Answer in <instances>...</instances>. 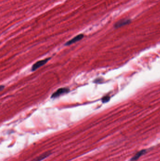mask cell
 I'll use <instances>...</instances> for the list:
<instances>
[{
	"instance_id": "cell-7",
	"label": "cell",
	"mask_w": 160,
	"mask_h": 161,
	"mask_svg": "<svg viewBox=\"0 0 160 161\" xmlns=\"http://www.w3.org/2000/svg\"><path fill=\"white\" fill-rule=\"evenodd\" d=\"M109 99H110V97L109 96H104L102 98V102L104 103L107 102L109 101Z\"/></svg>"
},
{
	"instance_id": "cell-5",
	"label": "cell",
	"mask_w": 160,
	"mask_h": 161,
	"mask_svg": "<svg viewBox=\"0 0 160 161\" xmlns=\"http://www.w3.org/2000/svg\"><path fill=\"white\" fill-rule=\"evenodd\" d=\"M147 153L146 149H142L138 152H137L130 159V161H136L138 160V159L141 158V156L144 155Z\"/></svg>"
},
{
	"instance_id": "cell-8",
	"label": "cell",
	"mask_w": 160,
	"mask_h": 161,
	"mask_svg": "<svg viewBox=\"0 0 160 161\" xmlns=\"http://www.w3.org/2000/svg\"><path fill=\"white\" fill-rule=\"evenodd\" d=\"M4 88V86L1 85V86H0V90H1V91H2L3 90V89Z\"/></svg>"
},
{
	"instance_id": "cell-2",
	"label": "cell",
	"mask_w": 160,
	"mask_h": 161,
	"mask_svg": "<svg viewBox=\"0 0 160 161\" xmlns=\"http://www.w3.org/2000/svg\"><path fill=\"white\" fill-rule=\"evenodd\" d=\"M70 89L68 88H61L57 90L51 96L52 99H56L58 98L59 97L63 95V94H66L67 93L69 92Z\"/></svg>"
},
{
	"instance_id": "cell-6",
	"label": "cell",
	"mask_w": 160,
	"mask_h": 161,
	"mask_svg": "<svg viewBox=\"0 0 160 161\" xmlns=\"http://www.w3.org/2000/svg\"><path fill=\"white\" fill-rule=\"evenodd\" d=\"M51 154H52V153H51L50 151L46 152L44 153H43L42 154H41V155L38 156L37 158L33 159V161H42L44 159L46 158L48 156L51 155Z\"/></svg>"
},
{
	"instance_id": "cell-4",
	"label": "cell",
	"mask_w": 160,
	"mask_h": 161,
	"mask_svg": "<svg viewBox=\"0 0 160 161\" xmlns=\"http://www.w3.org/2000/svg\"><path fill=\"white\" fill-rule=\"evenodd\" d=\"M84 37V34H78L77 36L72 38L70 40L66 42L65 44V46H69V45L73 44V43H76V42H79V41L82 40Z\"/></svg>"
},
{
	"instance_id": "cell-1",
	"label": "cell",
	"mask_w": 160,
	"mask_h": 161,
	"mask_svg": "<svg viewBox=\"0 0 160 161\" xmlns=\"http://www.w3.org/2000/svg\"><path fill=\"white\" fill-rule=\"evenodd\" d=\"M131 22V20L130 18H124L122 19L119 21L116 22L114 25V28H118L121 27H124V26H127L130 24Z\"/></svg>"
},
{
	"instance_id": "cell-3",
	"label": "cell",
	"mask_w": 160,
	"mask_h": 161,
	"mask_svg": "<svg viewBox=\"0 0 160 161\" xmlns=\"http://www.w3.org/2000/svg\"><path fill=\"white\" fill-rule=\"evenodd\" d=\"M50 59V58H47V59H46L45 60H39V61L36 62L32 66V69H31L32 71H35L36 70L41 67V66L45 65V64H46L47 62V61H49Z\"/></svg>"
}]
</instances>
